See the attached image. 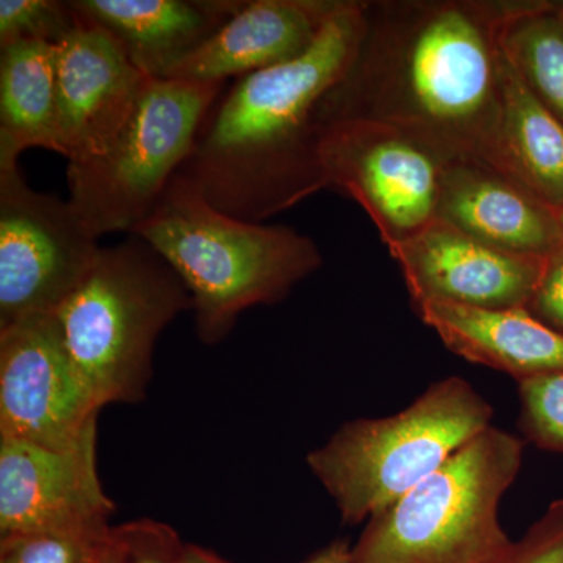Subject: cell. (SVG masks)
Listing matches in <instances>:
<instances>
[{
	"mask_svg": "<svg viewBox=\"0 0 563 563\" xmlns=\"http://www.w3.org/2000/svg\"><path fill=\"white\" fill-rule=\"evenodd\" d=\"M521 0L366 2L357 54L320 103L324 125L374 121L498 172L503 33Z\"/></svg>",
	"mask_w": 563,
	"mask_h": 563,
	"instance_id": "cell-1",
	"label": "cell"
},
{
	"mask_svg": "<svg viewBox=\"0 0 563 563\" xmlns=\"http://www.w3.org/2000/svg\"><path fill=\"white\" fill-rule=\"evenodd\" d=\"M365 29L366 2L347 0L301 57L224 85L177 174L214 209L258 224L328 188L320 103Z\"/></svg>",
	"mask_w": 563,
	"mask_h": 563,
	"instance_id": "cell-2",
	"label": "cell"
},
{
	"mask_svg": "<svg viewBox=\"0 0 563 563\" xmlns=\"http://www.w3.org/2000/svg\"><path fill=\"white\" fill-rule=\"evenodd\" d=\"M131 235L150 244L184 282L196 335L207 346L221 343L244 310L287 298L322 263L309 236L235 220L179 174Z\"/></svg>",
	"mask_w": 563,
	"mask_h": 563,
	"instance_id": "cell-3",
	"label": "cell"
},
{
	"mask_svg": "<svg viewBox=\"0 0 563 563\" xmlns=\"http://www.w3.org/2000/svg\"><path fill=\"white\" fill-rule=\"evenodd\" d=\"M191 310L180 277L139 236L102 247L90 273L49 314L99 406L146 398L158 336Z\"/></svg>",
	"mask_w": 563,
	"mask_h": 563,
	"instance_id": "cell-4",
	"label": "cell"
},
{
	"mask_svg": "<svg viewBox=\"0 0 563 563\" xmlns=\"http://www.w3.org/2000/svg\"><path fill=\"white\" fill-rule=\"evenodd\" d=\"M523 453L518 437L485 429L366 521L352 563H495L514 543L499 523V503Z\"/></svg>",
	"mask_w": 563,
	"mask_h": 563,
	"instance_id": "cell-5",
	"label": "cell"
},
{
	"mask_svg": "<svg viewBox=\"0 0 563 563\" xmlns=\"http://www.w3.org/2000/svg\"><path fill=\"white\" fill-rule=\"evenodd\" d=\"M493 407L468 380L432 384L401 412L344 422L306 462L343 523L383 512L490 428Z\"/></svg>",
	"mask_w": 563,
	"mask_h": 563,
	"instance_id": "cell-6",
	"label": "cell"
},
{
	"mask_svg": "<svg viewBox=\"0 0 563 563\" xmlns=\"http://www.w3.org/2000/svg\"><path fill=\"white\" fill-rule=\"evenodd\" d=\"M224 85L151 79L107 151L68 162V201L90 235L131 233L150 214L191 154Z\"/></svg>",
	"mask_w": 563,
	"mask_h": 563,
	"instance_id": "cell-7",
	"label": "cell"
},
{
	"mask_svg": "<svg viewBox=\"0 0 563 563\" xmlns=\"http://www.w3.org/2000/svg\"><path fill=\"white\" fill-rule=\"evenodd\" d=\"M101 251L69 201L29 187L20 161H0V329L54 312Z\"/></svg>",
	"mask_w": 563,
	"mask_h": 563,
	"instance_id": "cell-8",
	"label": "cell"
},
{
	"mask_svg": "<svg viewBox=\"0 0 563 563\" xmlns=\"http://www.w3.org/2000/svg\"><path fill=\"white\" fill-rule=\"evenodd\" d=\"M450 161L424 141L384 122H335L325 128L322 139L328 188L361 203L388 250L437 220Z\"/></svg>",
	"mask_w": 563,
	"mask_h": 563,
	"instance_id": "cell-9",
	"label": "cell"
},
{
	"mask_svg": "<svg viewBox=\"0 0 563 563\" xmlns=\"http://www.w3.org/2000/svg\"><path fill=\"white\" fill-rule=\"evenodd\" d=\"M102 407L49 314L0 329V437L68 450L98 432Z\"/></svg>",
	"mask_w": 563,
	"mask_h": 563,
	"instance_id": "cell-10",
	"label": "cell"
},
{
	"mask_svg": "<svg viewBox=\"0 0 563 563\" xmlns=\"http://www.w3.org/2000/svg\"><path fill=\"white\" fill-rule=\"evenodd\" d=\"M114 512L98 473V432L68 450L0 437V539L107 528Z\"/></svg>",
	"mask_w": 563,
	"mask_h": 563,
	"instance_id": "cell-11",
	"label": "cell"
},
{
	"mask_svg": "<svg viewBox=\"0 0 563 563\" xmlns=\"http://www.w3.org/2000/svg\"><path fill=\"white\" fill-rule=\"evenodd\" d=\"M413 303H457L485 310L528 309L548 258L515 254L435 220L388 250Z\"/></svg>",
	"mask_w": 563,
	"mask_h": 563,
	"instance_id": "cell-12",
	"label": "cell"
},
{
	"mask_svg": "<svg viewBox=\"0 0 563 563\" xmlns=\"http://www.w3.org/2000/svg\"><path fill=\"white\" fill-rule=\"evenodd\" d=\"M150 77L109 32L79 20L57 44V132L68 162L98 157L131 120Z\"/></svg>",
	"mask_w": 563,
	"mask_h": 563,
	"instance_id": "cell-13",
	"label": "cell"
},
{
	"mask_svg": "<svg viewBox=\"0 0 563 563\" xmlns=\"http://www.w3.org/2000/svg\"><path fill=\"white\" fill-rule=\"evenodd\" d=\"M347 0H243L231 20L168 79L224 85L296 60Z\"/></svg>",
	"mask_w": 563,
	"mask_h": 563,
	"instance_id": "cell-14",
	"label": "cell"
},
{
	"mask_svg": "<svg viewBox=\"0 0 563 563\" xmlns=\"http://www.w3.org/2000/svg\"><path fill=\"white\" fill-rule=\"evenodd\" d=\"M437 220L515 254L548 258L563 247L558 211L479 162L446 163Z\"/></svg>",
	"mask_w": 563,
	"mask_h": 563,
	"instance_id": "cell-15",
	"label": "cell"
},
{
	"mask_svg": "<svg viewBox=\"0 0 563 563\" xmlns=\"http://www.w3.org/2000/svg\"><path fill=\"white\" fill-rule=\"evenodd\" d=\"M243 0H69L77 18L113 36L150 79H168Z\"/></svg>",
	"mask_w": 563,
	"mask_h": 563,
	"instance_id": "cell-16",
	"label": "cell"
},
{
	"mask_svg": "<svg viewBox=\"0 0 563 563\" xmlns=\"http://www.w3.org/2000/svg\"><path fill=\"white\" fill-rule=\"evenodd\" d=\"M421 321L465 361L510 374L518 383L563 373V335L528 309L485 310L448 302L415 303Z\"/></svg>",
	"mask_w": 563,
	"mask_h": 563,
	"instance_id": "cell-17",
	"label": "cell"
},
{
	"mask_svg": "<svg viewBox=\"0 0 563 563\" xmlns=\"http://www.w3.org/2000/svg\"><path fill=\"white\" fill-rule=\"evenodd\" d=\"M498 172L555 211L563 206V125L504 58Z\"/></svg>",
	"mask_w": 563,
	"mask_h": 563,
	"instance_id": "cell-18",
	"label": "cell"
},
{
	"mask_svg": "<svg viewBox=\"0 0 563 563\" xmlns=\"http://www.w3.org/2000/svg\"><path fill=\"white\" fill-rule=\"evenodd\" d=\"M57 44L22 41L0 49V161L41 147L62 155L57 132Z\"/></svg>",
	"mask_w": 563,
	"mask_h": 563,
	"instance_id": "cell-19",
	"label": "cell"
},
{
	"mask_svg": "<svg viewBox=\"0 0 563 563\" xmlns=\"http://www.w3.org/2000/svg\"><path fill=\"white\" fill-rule=\"evenodd\" d=\"M503 47L529 90L563 125V2L521 0L504 29Z\"/></svg>",
	"mask_w": 563,
	"mask_h": 563,
	"instance_id": "cell-20",
	"label": "cell"
},
{
	"mask_svg": "<svg viewBox=\"0 0 563 563\" xmlns=\"http://www.w3.org/2000/svg\"><path fill=\"white\" fill-rule=\"evenodd\" d=\"M135 521L87 531L36 532L0 539V563H131Z\"/></svg>",
	"mask_w": 563,
	"mask_h": 563,
	"instance_id": "cell-21",
	"label": "cell"
},
{
	"mask_svg": "<svg viewBox=\"0 0 563 563\" xmlns=\"http://www.w3.org/2000/svg\"><path fill=\"white\" fill-rule=\"evenodd\" d=\"M79 24L62 0H0V49L22 41L60 44Z\"/></svg>",
	"mask_w": 563,
	"mask_h": 563,
	"instance_id": "cell-22",
	"label": "cell"
},
{
	"mask_svg": "<svg viewBox=\"0 0 563 563\" xmlns=\"http://www.w3.org/2000/svg\"><path fill=\"white\" fill-rule=\"evenodd\" d=\"M520 428L543 450L563 453V373L520 383Z\"/></svg>",
	"mask_w": 563,
	"mask_h": 563,
	"instance_id": "cell-23",
	"label": "cell"
},
{
	"mask_svg": "<svg viewBox=\"0 0 563 563\" xmlns=\"http://www.w3.org/2000/svg\"><path fill=\"white\" fill-rule=\"evenodd\" d=\"M132 563H232L201 547L181 542L168 526L135 521Z\"/></svg>",
	"mask_w": 563,
	"mask_h": 563,
	"instance_id": "cell-24",
	"label": "cell"
},
{
	"mask_svg": "<svg viewBox=\"0 0 563 563\" xmlns=\"http://www.w3.org/2000/svg\"><path fill=\"white\" fill-rule=\"evenodd\" d=\"M495 563H563V499L551 504L523 539Z\"/></svg>",
	"mask_w": 563,
	"mask_h": 563,
	"instance_id": "cell-25",
	"label": "cell"
},
{
	"mask_svg": "<svg viewBox=\"0 0 563 563\" xmlns=\"http://www.w3.org/2000/svg\"><path fill=\"white\" fill-rule=\"evenodd\" d=\"M529 312L563 335V247L550 255Z\"/></svg>",
	"mask_w": 563,
	"mask_h": 563,
	"instance_id": "cell-26",
	"label": "cell"
},
{
	"mask_svg": "<svg viewBox=\"0 0 563 563\" xmlns=\"http://www.w3.org/2000/svg\"><path fill=\"white\" fill-rule=\"evenodd\" d=\"M301 563H352V547L347 540H335Z\"/></svg>",
	"mask_w": 563,
	"mask_h": 563,
	"instance_id": "cell-27",
	"label": "cell"
},
{
	"mask_svg": "<svg viewBox=\"0 0 563 563\" xmlns=\"http://www.w3.org/2000/svg\"><path fill=\"white\" fill-rule=\"evenodd\" d=\"M559 222H561L562 235H563V206L562 209L559 210Z\"/></svg>",
	"mask_w": 563,
	"mask_h": 563,
	"instance_id": "cell-28",
	"label": "cell"
},
{
	"mask_svg": "<svg viewBox=\"0 0 563 563\" xmlns=\"http://www.w3.org/2000/svg\"><path fill=\"white\" fill-rule=\"evenodd\" d=\"M132 551H133V550H132ZM131 563H132V561H131Z\"/></svg>",
	"mask_w": 563,
	"mask_h": 563,
	"instance_id": "cell-29",
	"label": "cell"
}]
</instances>
